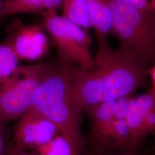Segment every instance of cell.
<instances>
[{
  "label": "cell",
  "mask_w": 155,
  "mask_h": 155,
  "mask_svg": "<svg viewBox=\"0 0 155 155\" xmlns=\"http://www.w3.org/2000/svg\"><path fill=\"white\" fill-rule=\"evenodd\" d=\"M155 58L108 41L98 44L94 68L85 71L75 65L73 89L78 111L82 115L90 106L132 94L146 81Z\"/></svg>",
  "instance_id": "cell-1"
},
{
  "label": "cell",
  "mask_w": 155,
  "mask_h": 155,
  "mask_svg": "<svg viewBox=\"0 0 155 155\" xmlns=\"http://www.w3.org/2000/svg\"><path fill=\"white\" fill-rule=\"evenodd\" d=\"M75 66L58 59L45 63L43 77L28 110L45 117L55 125L62 136L86 148L81 129L82 115L74 95Z\"/></svg>",
  "instance_id": "cell-2"
},
{
  "label": "cell",
  "mask_w": 155,
  "mask_h": 155,
  "mask_svg": "<svg viewBox=\"0 0 155 155\" xmlns=\"http://www.w3.org/2000/svg\"><path fill=\"white\" fill-rule=\"evenodd\" d=\"M113 12L112 33L120 45L155 58V12L137 8L123 0H108Z\"/></svg>",
  "instance_id": "cell-3"
},
{
  "label": "cell",
  "mask_w": 155,
  "mask_h": 155,
  "mask_svg": "<svg viewBox=\"0 0 155 155\" xmlns=\"http://www.w3.org/2000/svg\"><path fill=\"white\" fill-rule=\"evenodd\" d=\"M43 16L42 27L56 48L57 59L77 65L85 71L91 70L94 67V58L90 50L91 39L87 31L59 16L57 12H50Z\"/></svg>",
  "instance_id": "cell-4"
},
{
  "label": "cell",
  "mask_w": 155,
  "mask_h": 155,
  "mask_svg": "<svg viewBox=\"0 0 155 155\" xmlns=\"http://www.w3.org/2000/svg\"><path fill=\"white\" fill-rule=\"evenodd\" d=\"M45 63L19 66L11 76L0 83V124L18 120L32 104L43 77Z\"/></svg>",
  "instance_id": "cell-5"
},
{
  "label": "cell",
  "mask_w": 155,
  "mask_h": 155,
  "mask_svg": "<svg viewBox=\"0 0 155 155\" xmlns=\"http://www.w3.org/2000/svg\"><path fill=\"white\" fill-rule=\"evenodd\" d=\"M4 42L9 46L19 60L35 61L46 55L50 41L42 26L25 24L18 17L9 23L5 29Z\"/></svg>",
  "instance_id": "cell-6"
},
{
  "label": "cell",
  "mask_w": 155,
  "mask_h": 155,
  "mask_svg": "<svg viewBox=\"0 0 155 155\" xmlns=\"http://www.w3.org/2000/svg\"><path fill=\"white\" fill-rule=\"evenodd\" d=\"M59 134L55 125L47 118L27 110L13 127L12 141L21 150H36Z\"/></svg>",
  "instance_id": "cell-7"
},
{
  "label": "cell",
  "mask_w": 155,
  "mask_h": 155,
  "mask_svg": "<svg viewBox=\"0 0 155 155\" xmlns=\"http://www.w3.org/2000/svg\"><path fill=\"white\" fill-rule=\"evenodd\" d=\"M116 100L96 104L84 110L90 122L86 144L90 147L91 155L110 150V136L114 120Z\"/></svg>",
  "instance_id": "cell-8"
},
{
  "label": "cell",
  "mask_w": 155,
  "mask_h": 155,
  "mask_svg": "<svg viewBox=\"0 0 155 155\" xmlns=\"http://www.w3.org/2000/svg\"><path fill=\"white\" fill-rule=\"evenodd\" d=\"M89 19L98 44L107 42L113 25V12L108 0H86Z\"/></svg>",
  "instance_id": "cell-9"
},
{
  "label": "cell",
  "mask_w": 155,
  "mask_h": 155,
  "mask_svg": "<svg viewBox=\"0 0 155 155\" xmlns=\"http://www.w3.org/2000/svg\"><path fill=\"white\" fill-rule=\"evenodd\" d=\"M63 0H6L0 12V17L21 13L45 15L50 12L61 9Z\"/></svg>",
  "instance_id": "cell-10"
},
{
  "label": "cell",
  "mask_w": 155,
  "mask_h": 155,
  "mask_svg": "<svg viewBox=\"0 0 155 155\" xmlns=\"http://www.w3.org/2000/svg\"><path fill=\"white\" fill-rule=\"evenodd\" d=\"M125 121L130 132L135 152L139 144L147 136L144 124V113L134 97L130 101Z\"/></svg>",
  "instance_id": "cell-11"
},
{
  "label": "cell",
  "mask_w": 155,
  "mask_h": 155,
  "mask_svg": "<svg viewBox=\"0 0 155 155\" xmlns=\"http://www.w3.org/2000/svg\"><path fill=\"white\" fill-rule=\"evenodd\" d=\"M62 16L78 27L88 31L91 28L86 0H63Z\"/></svg>",
  "instance_id": "cell-12"
},
{
  "label": "cell",
  "mask_w": 155,
  "mask_h": 155,
  "mask_svg": "<svg viewBox=\"0 0 155 155\" xmlns=\"http://www.w3.org/2000/svg\"><path fill=\"white\" fill-rule=\"evenodd\" d=\"M36 150L39 155H83L86 148L72 143L59 134Z\"/></svg>",
  "instance_id": "cell-13"
},
{
  "label": "cell",
  "mask_w": 155,
  "mask_h": 155,
  "mask_svg": "<svg viewBox=\"0 0 155 155\" xmlns=\"http://www.w3.org/2000/svg\"><path fill=\"white\" fill-rule=\"evenodd\" d=\"M110 150L134 152L129 127L125 120H114L110 136Z\"/></svg>",
  "instance_id": "cell-14"
},
{
  "label": "cell",
  "mask_w": 155,
  "mask_h": 155,
  "mask_svg": "<svg viewBox=\"0 0 155 155\" xmlns=\"http://www.w3.org/2000/svg\"><path fill=\"white\" fill-rule=\"evenodd\" d=\"M20 60L11 48L3 41L0 44V83L10 77L19 66Z\"/></svg>",
  "instance_id": "cell-15"
},
{
  "label": "cell",
  "mask_w": 155,
  "mask_h": 155,
  "mask_svg": "<svg viewBox=\"0 0 155 155\" xmlns=\"http://www.w3.org/2000/svg\"><path fill=\"white\" fill-rule=\"evenodd\" d=\"M135 98L143 113L155 110V88L151 87L146 94L140 95Z\"/></svg>",
  "instance_id": "cell-16"
},
{
  "label": "cell",
  "mask_w": 155,
  "mask_h": 155,
  "mask_svg": "<svg viewBox=\"0 0 155 155\" xmlns=\"http://www.w3.org/2000/svg\"><path fill=\"white\" fill-rule=\"evenodd\" d=\"M132 97V94H128L116 100L114 111V117L115 119L125 120L129 102Z\"/></svg>",
  "instance_id": "cell-17"
},
{
  "label": "cell",
  "mask_w": 155,
  "mask_h": 155,
  "mask_svg": "<svg viewBox=\"0 0 155 155\" xmlns=\"http://www.w3.org/2000/svg\"><path fill=\"white\" fill-rule=\"evenodd\" d=\"M144 124L147 136L155 131V110L144 113Z\"/></svg>",
  "instance_id": "cell-18"
},
{
  "label": "cell",
  "mask_w": 155,
  "mask_h": 155,
  "mask_svg": "<svg viewBox=\"0 0 155 155\" xmlns=\"http://www.w3.org/2000/svg\"><path fill=\"white\" fill-rule=\"evenodd\" d=\"M125 2L146 11L155 12V5L150 0H123Z\"/></svg>",
  "instance_id": "cell-19"
},
{
  "label": "cell",
  "mask_w": 155,
  "mask_h": 155,
  "mask_svg": "<svg viewBox=\"0 0 155 155\" xmlns=\"http://www.w3.org/2000/svg\"><path fill=\"white\" fill-rule=\"evenodd\" d=\"M4 155H35L28 154L25 150H21L16 147L12 141H6Z\"/></svg>",
  "instance_id": "cell-20"
},
{
  "label": "cell",
  "mask_w": 155,
  "mask_h": 155,
  "mask_svg": "<svg viewBox=\"0 0 155 155\" xmlns=\"http://www.w3.org/2000/svg\"><path fill=\"white\" fill-rule=\"evenodd\" d=\"M4 126L0 124V155H4L5 150L6 141L4 137Z\"/></svg>",
  "instance_id": "cell-21"
},
{
  "label": "cell",
  "mask_w": 155,
  "mask_h": 155,
  "mask_svg": "<svg viewBox=\"0 0 155 155\" xmlns=\"http://www.w3.org/2000/svg\"><path fill=\"white\" fill-rule=\"evenodd\" d=\"M148 75H150L151 82H152V87L155 88V64L153 66L150 67L147 71Z\"/></svg>",
  "instance_id": "cell-22"
},
{
  "label": "cell",
  "mask_w": 155,
  "mask_h": 155,
  "mask_svg": "<svg viewBox=\"0 0 155 155\" xmlns=\"http://www.w3.org/2000/svg\"><path fill=\"white\" fill-rule=\"evenodd\" d=\"M139 155L136 154L135 152H121L118 155Z\"/></svg>",
  "instance_id": "cell-23"
},
{
  "label": "cell",
  "mask_w": 155,
  "mask_h": 155,
  "mask_svg": "<svg viewBox=\"0 0 155 155\" xmlns=\"http://www.w3.org/2000/svg\"><path fill=\"white\" fill-rule=\"evenodd\" d=\"M4 0H0V12L1 11L3 6H4Z\"/></svg>",
  "instance_id": "cell-24"
},
{
  "label": "cell",
  "mask_w": 155,
  "mask_h": 155,
  "mask_svg": "<svg viewBox=\"0 0 155 155\" xmlns=\"http://www.w3.org/2000/svg\"><path fill=\"white\" fill-rule=\"evenodd\" d=\"M91 155H116L115 154H111V153H107L106 152L104 153H97V154H94Z\"/></svg>",
  "instance_id": "cell-25"
},
{
  "label": "cell",
  "mask_w": 155,
  "mask_h": 155,
  "mask_svg": "<svg viewBox=\"0 0 155 155\" xmlns=\"http://www.w3.org/2000/svg\"><path fill=\"white\" fill-rule=\"evenodd\" d=\"M150 1L153 5H155V0H150Z\"/></svg>",
  "instance_id": "cell-26"
},
{
  "label": "cell",
  "mask_w": 155,
  "mask_h": 155,
  "mask_svg": "<svg viewBox=\"0 0 155 155\" xmlns=\"http://www.w3.org/2000/svg\"><path fill=\"white\" fill-rule=\"evenodd\" d=\"M4 2H5V1H6V0H4Z\"/></svg>",
  "instance_id": "cell-27"
}]
</instances>
